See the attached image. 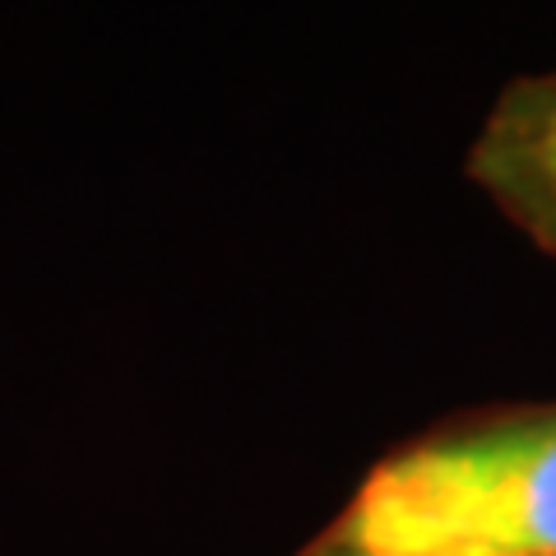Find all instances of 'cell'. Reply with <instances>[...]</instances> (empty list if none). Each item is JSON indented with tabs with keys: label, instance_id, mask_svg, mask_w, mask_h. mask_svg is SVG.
Here are the masks:
<instances>
[{
	"label": "cell",
	"instance_id": "1",
	"mask_svg": "<svg viewBox=\"0 0 556 556\" xmlns=\"http://www.w3.org/2000/svg\"><path fill=\"white\" fill-rule=\"evenodd\" d=\"M298 556H556V399L431 422Z\"/></svg>",
	"mask_w": 556,
	"mask_h": 556
},
{
	"label": "cell",
	"instance_id": "2",
	"mask_svg": "<svg viewBox=\"0 0 556 556\" xmlns=\"http://www.w3.org/2000/svg\"><path fill=\"white\" fill-rule=\"evenodd\" d=\"M464 172L533 251L556 260V70L496 93Z\"/></svg>",
	"mask_w": 556,
	"mask_h": 556
}]
</instances>
